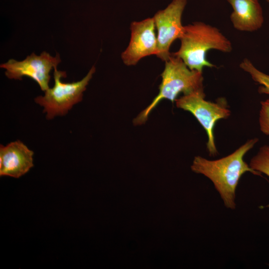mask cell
Instances as JSON below:
<instances>
[{"label":"cell","mask_w":269,"mask_h":269,"mask_svg":"<svg viewBox=\"0 0 269 269\" xmlns=\"http://www.w3.org/2000/svg\"><path fill=\"white\" fill-rule=\"evenodd\" d=\"M233 11L230 20L234 28L240 31L253 32L260 29L264 18L258 0H227Z\"/></svg>","instance_id":"cell-10"},{"label":"cell","mask_w":269,"mask_h":269,"mask_svg":"<svg viewBox=\"0 0 269 269\" xmlns=\"http://www.w3.org/2000/svg\"><path fill=\"white\" fill-rule=\"evenodd\" d=\"M258 141V138L250 139L232 153L218 159L209 160L197 156L193 160L191 166L192 171L212 181L227 208H236V188L245 173L261 174L253 170L244 159L245 154Z\"/></svg>","instance_id":"cell-1"},{"label":"cell","mask_w":269,"mask_h":269,"mask_svg":"<svg viewBox=\"0 0 269 269\" xmlns=\"http://www.w3.org/2000/svg\"><path fill=\"white\" fill-rule=\"evenodd\" d=\"M130 29L129 45L121 54L126 65L134 66L145 57L157 55L158 44L153 17L132 22Z\"/></svg>","instance_id":"cell-8"},{"label":"cell","mask_w":269,"mask_h":269,"mask_svg":"<svg viewBox=\"0 0 269 269\" xmlns=\"http://www.w3.org/2000/svg\"><path fill=\"white\" fill-rule=\"evenodd\" d=\"M239 66L248 73L255 82L261 85L258 89L260 93L269 95V75L257 69L251 60L247 58L242 60Z\"/></svg>","instance_id":"cell-11"},{"label":"cell","mask_w":269,"mask_h":269,"mask_svg":"<svg viewBox=\"0 0 269 269\" xmlns=\"http://www.w3.org/2000/svg\"><path fill=\"white\" fill-rule=\"evenodd\" d=\"M60 62L58 54L53 57L44 51L39 56L33 53L21 61L10 59L0 67L6 70L5 74L8 78L21 80L23 76H27L34 80L45 92L49 88L51 70L57 68Z\"/></svg>","instance_id":"cell-7"},{"label":"cell","mask_w":269,"mask_h":269,"mask_svg":"<svg viewBox=\"0 0 269 269\" xmlns=\"http://www.w3.org/2000/svg\"><path fill=\"white\" fill-rule=\"evenodd\" d=\"M179 39V48L171 54L182 59L189 69L201 72L205 67H215L207 59L209 51L230 53L233 50L230 40L218 28L202 21L184 25Z\"/></svg>","instance_id":"cell-2"},{"label":"cell","mask_w":269,"mask_h":269,"mask_svg":"<svg viewBox=\"0 0 269 269\" xmlns=\"http://www.w3.org/2000/svg\"><path fill=\"white\" fill-rule=\"evenodd\" d=\"M250 166L254 170L269 176V145L262 146L251 159Z\"/></svg>","instance_id":"cell-12"},{"label":"cell","mask_w":269,"mask_h":269,"mask_svg":"<svg viewBox=\"0 0 269 269\" xmlns=\"http://www.w3.org/2000/svg\"><path fill=\"white\" fill-rule=\"evenodd\" d=\"M267 2H269V0H266Z\"/></svg>","instance_id":"cell-14"},{"label":"cell","mask_w":269,"mask_h":269,"mask_svg":"<svg viewBox=\"0 0 269 269\" xmlns=\"http://www.w3.org/2000/svg\"><path fill=\"white\" fill-rule=\"evenodd\" d=\"M161 76L159 93L150 104L134 119L135 125L144 124L152 110L164 99L172 102L178 96L204 91L203 72L189 69L180 58L171 54L165 61V66Z\"/></svg>","instance_id":"cell-3"},{"label":"cell","mask_w":269,"mask_h":269,"mask_svg":"<svg viewBox=\"0 0 269 269\" xmlns=\"http://www.w3.org/2000/svg\"><path fill=\"white\" fill-rule=\"evenodd\" d=\"M33 151L19 140L0 146V175L18 178L34 166Z\"/></svg>","instance_id":"cell-9"},{"label":"cell","mask_w":269,"mask_h":269,"mask_svg":"<svg viewBox=\"0 0 269 269\" xmlns=\"http://www.w3.org/2000/svg\"><path fill=\"white\" fill-rule=\"evenodd\" d=\"M259 113V125L261 131L269 135V98L261 102Z\"/></svg>","instance_id":"cell-13"},{"label":"cell","mask_w":269,"mask_h":269,"mask_svg":"<svg viewBox=\"0 0 269 269\" xmlns=\"http://www.w3.org/2000/svg\"><path fill=\"white\" fill-rule=\"evenodd\" d=\"M188 0H172L153 17L157 30L158 52L156 56L163 61L169 58L171 44L182 35L184 25L182 23V16Z\"/></svg>","instance_id":"cell-6"},{"label":"cell","mask_w":269,"mask_h":269,"mask_svg":"<svg viewBox=\"0 0 269 269\" xmlns=\"http://www.w3.org/2000/svg\"><path fill=\"white\" fill-rule=\"evenodd\" d=\"M95 72L93 66L80 81L64 83L61 79L66 77V72L58 71L55 68L53 87L45 91L44 96L34 99L35 102L43 108V112L46 114V119L66 115L74 105L81 102L83 92Z\"/></svg>","instance_id":"cell-4"},{"label":"cell","mask_w":269,"mask_h":269,"mask_svg":"<svg viewBox=\"0 0 269 269\" xmlns=\"http://www.w3.org/2000/svg\"><path fill=\"white\" fill-rule=\"evenodd\" d=\"M175 102L178 108L191 113L203 127L207 134L206 148L209 154L217 155L214 128L217 121L226 119L231 115L226 99L219 98L216 102L208 101L205 100L204 91H200L183 95Z\"/></svg>","instance_id":"cell-5"}]
</instances>
